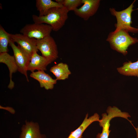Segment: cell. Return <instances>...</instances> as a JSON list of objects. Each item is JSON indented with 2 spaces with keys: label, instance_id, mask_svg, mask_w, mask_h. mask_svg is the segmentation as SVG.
<instances>
[{
  "label": "cell",
  "instance_id": "30bf717a",
  "mask_svg": "<svg viewBox=\"0 0 138 138\" xmlns=\"http://www.w3.org/2000/svg\"><path fill=\"white\" fill-rule=\"evenodd\" d=\"M19 138H47L41 133L38 123L37 122L25 121L21 128Z\"/></svg>",
  "mask_w": 138,
  "mask_h": 138
},
{
  "label": "cell",
  "instance_id": "6da1fadb",
  "mask_svg": "<svg viewBox=\"0 0 138 138\" xmlns=\"http://www.w3.org/2000/svg\"><path fill=\"white\" fill-rule=\"evenodd\" d=\"M68 12L63 7H54L50 9L44 16L34 15L32 17L34 23L49 25L51 27L52 30L57 31L64 25L68 18Z\"/></svg>",
  "mask_w": 138,
  "mask_h": 138
},
{
  "label": "cell",
  "instance_id": "9a60e30c",
  "mask_svg": "<svg viewBox=\"0 0 138 138\" xmlns=\"http://www.w3.org/2000/svg\"><path fill=\"white\" fill-rule=\"evenodd\" d=\"M50 71L55 76L57 80H64L68 79L69 76L71 74L68 65L62 62L52 66Z\"/></svg>",
  "mask_w": 138,
  "mask_h": 138
},
{
  "label": "cell",
  "instance_id": "9c48e42d",
  "mask_svg": "<svg viewBox=\"0 0 138 138\" xmlns=\"http://www.w3.org/2000/svg\"><path fill=\"white\" fill-rule=\"evenodd\" d=\"M100 2V0H82L83 5L75 10L74 13L84 20H87L96 13Z\"/></svg>",
  "mask_w": 138,
  "mask_h": 138
},
{
  "label": "cell",
  "instance_id": "277c9868",
  "mask_svg": "<svg viewBox=\"0 0 138 138\" xmlns=\"http://www.w3.org/2000/svg\"><path fill=\"white\" fill-rule=\"evenodd\" d=\"M107 114L104 113L102 114V118L99 121V124L102 128L101 133H99L97 138H109L111 131L109 130L110 122L113 118L116 117H120L125 118L130 121L128 117H131L129 114L126 112H122L117 107H109L106 110Z\"/></svg>",
  "mask_w": 138,
  "mask_h": 138
},
{
  "label": "cell",
  "instance_id": "5b68a950",
  "mask_svg": "<svg viewBox=\"0 0 138 138\" xmlns=\"http://www.w3.org/2000/svg\"><path fill=\"white\" fill-rule=\"evenodd\" d=\"M52 30L51 27L49 25L34 23L26 25L20 32L30 38L39 40L50 36Z\"/></svg>",
  "mask_w": 138,
  "mask_h": 138
},
{
  "label": "cell",
  "instance_id": "e0dca14e",
  "mask_svg": "<svg viewBox=\"0 0 138 138\" xmlns=\"http://www.w3.org/2000/svg\"><path fill=\"white\" fill-rule=\"evenodd\" d=\"M120 74L127 76H135L138 78V60L132 62L129 61L124 63L123 66L117 69Z\"/></svg>",
  "mask_w": 138,
  "mask_h": 138
},
{
  "label": "cell",
  "instance_id": "d6986e66",
  "mask_svg": "<svg viewBox=\"0 0 138 138\" xmlns=\"http://www.w3.org/2000/svg\"><path fill=\"white\" fill-rule=\"evenodd\" d=\"M56 2L62 5L68 12L74 11L82 4V0H56Z\"/></svg>",
  "mask_w": 138,
  "mask_h": 138
},
{
  "label": "cell",
  "instance_id": "ba28073f",
  "mask_svg": "<svg viewBox=\"0 0 138 138\" xmlns=\"http://www.w3.org/2000/svg\"><path fill=\"white\" fill-rule=\"evenodd\" d=\"M11 37L13 41L17 43L31 57L34 52L38 51L36 39L30 38L21 33L11 34Z\"/></svg>",
  "mask_w": 138,
  "mask_h": 138
},
{
  "label": "cell",
  "instance_id": "8fae6325",
  "mask_svg": "<svg viewBox=\"0 0 138 138\" xmlns=\"http://www.w3.org/2000/svg\"><path fill=\"white\" fill-rule=\"evenodd\" d=\"M0 62L6 64L8 68L10 82L8 87L10 89H12L14 86V82L12 79V74L18 70V67L14 56L11 55L7 52L0 53Z\"/></svg>",
  "mask_w": 138,
  "mask_h": 138
},
{
  "label": "cell",
  "instance_id": "5bb4252c",
  "mask_svg": "<svg viewBox=\"0 0 138 138\" xmlns=\"http://www.w3.org/2000/svg\"><path fill=\"white\" fill-rule=\"evenodd\" d=\"M88 114L86 115L82 123L76 130L71 132L67 138H82V134L86 128L92 123L95 121L99 122L100 117L97 113L89 117Z\"/></svg>",
  "mask_w": 138,
  "mask_h": 138
},
{
  "label": "cell",
  "instance_id": "3957f363",
  "mask_svg": "<svg viewBox=\"0 0 138 138\" xmlns=\"http://www.w3.org/2000/svg\"><path fill=\"white\" fill-rule=\"evenodd\" d=\"M135 0L127 8L120 11H116L113 8H110V12L111 14L115 16L117 23L115 25L116 29L114 31L116 32L121 29H123L133 33L138 32V27L134 28L131 26V14L135 10L133 9L134 4Z\"/></svg>",
  "mask_w": 138,
  "mask_h": 138
},
{
  "label": "cell",
  "instance_id": "ac0fdd59",
  "mask_svg": "<svg viewBox=\"0 0 138 138\" xmlns=\"http://www.w3.org/2000/svg\"><path fill=\"white\" fill-rule=\"evenodd\" d=\"M11 34L6 32L2 26L0 25V53L7 52L8 46L11 39Z\"/></svg>",
  "mask_w": 138,
  "mask_h": 138
},
{
  "label": "cell",
  "instance_id": "4fadbf2b",
  "mask_svg": "<svg viewBox=\"0 0 138 138\" xmlns=\"http://www.w3.org/2000/svg\"><path fill=\"white\" fill-rule=\"evenodd\" d=\"M51 62L46 58L39 55L37 52H35L31 56L27 71L31 72H34L35 70L38 71H45L47 70V66Z\"/></svg>",
  "mask_w": 138,
  "mask_h": 138
},
{
  "label": "cell",
  "instance_id": "2e32d148",
  "mask_svg": "<svg viewBox=\"0 0 138 138\" xmlns=\"http://www.w3.org/2000/svg\"><path fill=\"white\" fill-rule=\"evenodd\" d=\"M36 6L39 12V16L46 15L49 10L52 8L63 7L57 2L51 0H36Z\"/></svg>",
  "mask_w": 138,
  "mask_h": 138
},
{
  "label": "cell",
  "instance_id": "8992f818",
  "mask_svg": "<svg viewBox=\"0 0 138 138\" xmlns=\"http://www.w3.org/2000/svg\"><path fill=\"white\" fill-rule=\"evenodd\" d=\"M36 45L42 56L52 62L58 57L57 45L53 38L50 36L36 40Z\"/></svg>",
  "mask_w": 138,
  "mask_h": 138
},
{
  "label": "cell",
  "instance_id": "7a4b0ae2",
  "mask_svg": "<svg viewBox=\"0 0 138 138\" xmlns=\"http://www.w3.org/2000/svg\"><path fill=\"white\" fill-rule=\"evenodd\" d=\"M106 40L112 49L124 55L127 54V50L129 46L138 42L137 38L131 37L128 31L123 29L110 32Z\"/></svg>",
  "mask_w": 138,
  "mask_h": 138
},
{
  "label": "cell",
  "instance_id": "52a82bcc",
  "mask_svg": "<svg viewBox=\"0 0 138 138\" xmlns=\"http://www.w3.org/2000/svg\"><path fill=\"white\" fill-rule=\"evenodd\" d=\"M9 44L13 50L14 56L18 67V71L26 76L27 81L28 82L27 68L31 57L19 45L16 46L12 39L9 41Z\"/></svg>",
  "mask_w": 138,
  "mask_h": 138
},
{
  "label": "cell",
  "instance_id": "ffe728a7",
  "mask_svg": "<svg viewBox=\"0 0 138 138\" xmlns=\"http://www.w3.org/2000/svg\"><path fill=\"white\" fill-rule=\"evenodd\" d=\"M0 107L3 108L4 109H5L11 113L14 114L15 113V111L14 109L10 107H3L2 106H0Z\"/></svg>",
  "mask_w": 138,
  "mask_h": 138
},
{
  "label": "cell",
  "instance_id": "7c38bea8",
  "mask_svg": "<svg viewBox=\"0 0 138 138\" xmlns=\"http://www.w3.org/2000/svg\"><path fill=\"white\" fill-rule=\"evenodd\" d=\"M32 78L37 80L39 83L40 86L48 90L53 89L57 80L53 79L44 71H37L32 72L30 75Z\"/></svg>",
  "mask_w": 138,
  "mask_h": 138
}]
</instances>
